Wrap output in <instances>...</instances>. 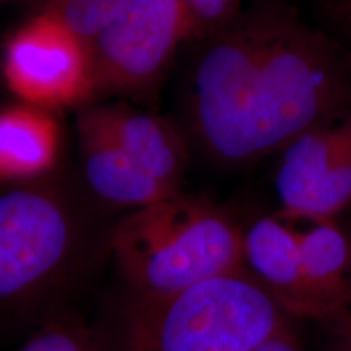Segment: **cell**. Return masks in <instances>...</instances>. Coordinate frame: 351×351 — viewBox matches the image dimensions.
I'll use <instances>...</instances> for the list:
<instances>
[{"instance_id":"cell-1","label":"cell","mask_w":351,"mask_h":351,"mask_svg":"<svg viewBox=\"0 0 351 351\" xmlns=\"http://www.w3.org/2000/svg\"><path fill=\"white\" fill-rule=\"evenodd\" d=\"M350 106V73L337 47L283 8H258L230 21L192 69L195 134L226 165L278 153Z\"/></svg>"},{"instance_id":"cell-2","label":"cell","mask_w":351,"mask_h":351,"mask_svg":"<svg viewBox=\"0 0 351 351\" xmlns=\"http://www.w3.org/2000/svg\"><path fill=\"white\" fill-rule=\"evenodd\" d=\"M111 251L134 296H161L244 270L243 231L212 205L178 194L134 210Z\"/></svg>"},{"instance_id":"cell-3","label":"cell","mask_w":351,"mask_h":351,"mask_svg":"<svg viewBox=\"0 0 351 351\" xmlns=\"http://www.w3.org/2000/svg\"><path fill=\"white\" fill-rule=\"evenodd\" d=\"M282 328L280 302L247 271L161 296H134L124 351H252Z\"/></svg>"},{"instance_id":"cell-4","label":"cell","mask_w":351,"mask_h":351,"mask_svg":"<svg viewBox=\"0 0 351 351\" xmlns=\"http://www.w3.org/2000/svg\"><path fill=\"white\" fill-rule=\"evenodd\" d=\"M73 217L60 197L26 186L0 194V302L38 291L69 262Z\"/></svg>"},{"instance_id":"cell-5","label":"cell","mask_w":351,"mask_h":351,"mask_svg":"<svg viewBox=\"0 0 351 351\" xmlns=\"http://www.w3.org/2000/svg\"><path fill=\"white\" fill-rule=\"evenodd\" d=\"M2 73L16 98L44 111L75 106L96 91L90 44L49 10L8 38Z\"/></svg>"},{"instance_id":"cell-6","label":"cell","mask_w":351,"mask_h":351,"mask_svg":"<svg viewBox=\"0 0 351 351\" xmlns=\"http://www.w3.org/2000/svg\"><path fill=\"white\" fill-rule=\"evenodd\" d=\"M192 34L182 0H132L90 43L96 90H147Z\"/></svg>"},{"instance_id":"cell-7","label":"cell","mask_w":351,"mask_h":351,"mask_svg":"<svg viewBox=\"0 0 351 351\" xmlns=\"http://www.w3.org/2000/svg\"><path fill=\"white\" fill-rule=\"evenodd\" d=\"M275 194L288 218L332 219L351 204V106L278 152Z\"/></svg>"},{"instance_id":"cell-8","label":"cell","mask_w":351,"mask_h":351,"mask_svg":"<svg viewBox=\"0 0 351 351\" xmlns=\"http://www.w3.org/2000/svg\"><path fill=\"white\" fill-rule=\"evenodd\" d=\"M78 132L83 173L101 200L134 212L174 195L117 143L98 108L82 114Z\"/></svg>"},{"instance_id":"cell-9","label":"cell","mask_w":351,"mask_h":351,"mask_svg":"<svg viewBox=\"0 0 351 351\" xmlns=\"http://www.w3.org/2000/svg\"><path fill=\"white\" fill-rule=\"evenodd\" d=\"M244 270L285 306L311 311L301 269L300 232L274 217L257 218L243 231Z\"/></svg>"},{"instance_id":"cell-10","label":"cell","mask_w":351,"mask_h":351,"mask_svg":"<svg viewBox=\"0 0 351 351\" xmlns=\"http://www.w3.org/2000/svg\"><path fill=\"white\" fill-rule=\"evenodd\" d=\"M114 138L148 174L178 194L186 152L178 134L152 114L129 108H98Z\"/></svg>"},{"instance_id":"cell-11","label":"cell","mask_w":351,"mask_h":351,"mask_svg":"<svg viewBox=\"0 0 351 351\" xmlns=\"http://www.w3.org/2000/svg\"><path fill=\"white\" fill-rule=\"evenodd\" d=\"M59 125L49 111L19 104L0 111V181L47 173L59 156Z\"/></svg>"},{"instance_id":"cell-12","label":"cell","mask_w":351,"mask_h":351,"mask_svg":"<svg viewBox=\"0 0 351 351\" xmlns=\"http://www.w3.org/2000/svg\"><path fill=\"white\" fill-rule=\"evenodd\" d=\"M301 269L309 309L333 304L348 291L351 245L332 219L315 221L300 232Z\"/></svg>"},{"instance_id":"cell-13","label":"cell","mask_w":351,"mask_h":351,"mask_svg":"<svg viewBox=\"0 0 351 351\" xmlns=\"http://www.w3.org/2000/svg\"><path fill=\"white\" fill-rule=\"evenodd\" d=\"M130 2L132 0H60L47 10L90 44Z\"/></svg>"},{"instance_id":"cell-14","label":"cell","mask_w":351,"mask_h":351,"mask_svg":"<svg viewBox=\"0 0 351 351\" xmlns=\"http://www.w3.org/2000/svg\"><path fill=\"white\" fill-rule=\"evenodd\" d=\"M20 351H101L86 330L80 327L56 324L38 332Z\"/></svg>"},{"instance_id":"cell-15","label":"cell","mask_w":351,"mask_h":351,"mask_svg":"<svg viewBox=\"0 0 351 351\" xmlns=\"http://www.w3.org/2000/svg\"><path fill=\"white\" fill-rule=\"evenodd\" d=\"M194 34L218 32L232 21L239 0H182Z\"/></svg>"},{"instance_id":"cell-16","label":"cell","mask_w":351,"mask_h":351,"mask_svg":"<svg viewBox=\"0 0 351 351\" xmlns=\"http://www.w3.org/2000/svg\"><path fill=\"white\" fill-rule=\"evenodd\" d=\"M252 351H300L298 346L289 340L287 333L283 332V328H278L274 335H270L269 339L263 340L256 350Z\"/></svg>"},{"instance_id":"cell-17","label":"cell","mask_w":351,"mask_h":351,"mask_svg":"<svg viewBox=\"0 0 351 351\" xmlns=\"http://www.w3.org/2000/svg\"><path fill=\"white\" fill-rule=\"evenodd\" d=\"M332 10L335 13V19L339 20L341 28L351 38V0H333Z\"/></svg>"},{"instance_id":"cell-18","label":"cell","mask_w":351,"mask_h":351,"mask_svg":"<svg viewBox=\"0 0 351 351\" xmlns=\"http://www.w3.org/2000/svg\"><path fill=\"white\" fill-rule=\"evenodd\" d=\"M60 0H47V8H52L56 5V3H59Z\"/></svg>"},{"instance_id":"cell-19","label":"cell","mask_w":351,"mask_h":351,"mask_svg":"<svg viewBox=\"0 0 351 351\" xmlns=\"http://www.w3.org/2000/svg\"><path fill=\"white\" fill-rule=\"evenodd\" d=\"M350 348H351V341H350Z\"/></svg>"}]
</instances>
